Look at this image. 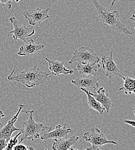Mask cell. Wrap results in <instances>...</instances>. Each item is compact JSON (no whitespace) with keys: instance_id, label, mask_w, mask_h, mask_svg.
I'll return each mask as SVG.
<instances>
[{"instance_id":"cell-18","label":"cell","mask_w":135,"mask_h":150,"mask_svg":"<svg viewBox=\"0 0 135 150\" xmlns=\"http://www.w3.org/2000/svg\"><path fill=\"white\" fill-rule=\"evenodd\" d=\"M80 90L82 91H83L87 95L89 106L92 109L96 110L97 112H98L99 114H102L105 110L103 106L99 102H98L93 96H92L90 94H89L88 90L82 88H80Z\"/></svg>"},{"instance_id":"cell-12","label":"cell","mask_w":135,"mask_h":150,"mask_svg":"<svg viewBox=\"0 0 135 150\" xmlns=\"http://www.w3.org/2000/svg\"><path fill=\"white\" fill-rule=\"evenodd\" d=\"M70 133H72V130L71 128H67L66 124H65L63 127L61 125H58L56 126L54 131L47 132L40 136V139L42 140H46L48 139H62L66 138L68 134Z\"/></svg>"},{"instance_id":"cell-26","label":"cell","mask_w":135,"mask_h":150,"mask_svg":"<svg viewBox=\"0 0 135 150\" xmlns=\"http://www.w3.org/2000/svg\"><path fill=\"white\" fill-rule=\"evenodd\" d=\"M117 0H112V3H111V7H112L114 5H115V4L116 3V1H117Z\"/></svg>"},{"instance_id":"cell-24","label":"cell","mask_w":135,"mask_h":150,"mask_svg":"<svg viewBox=\"0 0 135 150\" xmlns=\"http://www.w3.org/2000/svg\"><path fill=\"white\" fill-rule=\"evenodd\" d=\"M5 117V114L2 111L0 110V129L2 127V121L3 120L4 117Z\"/></svg>"},{"instance_id":"cell-9","label":"cell","mask_w":135,"mask_h":150,"mask_svg":"<svg viewBox=\"0 0 135 150\" xmlns=\"http://www.w3.org/2000/svg\"><path fill=\"white\" fill-rule=\"evenodd\" d=\"M25 107L24 105L20 104L18 110L16 114L8 122V123L0 129V139H5L8 142L12 136V133L15 131H21V129L17 128L15 126L20 113L21 112L22 109Z\"/></svg>"},{"instance_id":"cell-6","label":"cell","mask_w":135,"mask_h":150,"mask_svg":"<svg viewBox=\"0 0 135 150\" xmlns=\"http://www.w3.org/2000/svg\"><path fill=\"white\" fill-rule=\"evenodd\" d=\"M9 20L13 26V30L9 32L13 35V40L20 39L25 42L28 38L31 37L35 34V29L27 27L25 24L19 21L15 17H10Z\"/></svg>"},{"instance_id":"cell-21","label":"cell","mask_w":135,"mask_h":150,"mask_svg":"<svg viewBox=\"0 0 135 150\" xmlns=\"http://www.w3.org/2000/svg\"><path fill=\"white\" fill-rule=\"evenodd\" d=\"M13 0H0V3L6 5L8 9H10L12 6V1Z\"/></svg>"},{"instance_id":"cell-23","label":"cell","mask_w":135,"mask_h":150,"mask_svg":"<svg viewBox=\"0 0 135 150\" xmlns=\"http://www.w3.org/2000/svg\"><path fill=\"white\" fill-rule=\"evenodd\" d=\"M124 122L126 124H128L130 125H131L132 127L135 128V120H124Z\"/></svg>"},{"instance_id":"cell-20","label":"cell","mask_w":135,"mask_h":150,"mask_svg":"<svg viewBox=\"0 0 135 150\" xmlns=\"http://www.w3.org/2000/svg\"><path fill=\"white\" fill-rule=\"evenodd\" d=\"M14 150H34V149L32 147H27L21 143H18L16 144L13 149Z\"/></svg>"},{"instance_id":"cell-25","label":"cell","mask_w":135,"mask_h":150,"mask_svg":"<svg viewBox=\"0 0 135 150\" xmlns=\"http://www.w3.org/2000/svg\"><path fill=\"white\" fill-rule=\"evenodd\" d=\"M130 19L132 20V21H135V11H134V12H133V13H132V16L130 18Z\"/></svg>"},{"instance_id":"cell-17","label":"cell","mask_w":135,"mask_h":150,"mask_svg":"<svg viewBox=\"0 0 135 150\" xmlns=\"http://www.w3.org/2000/svg\"><path fill=\"white\" fill-rule=\"evenodd\" d=\"M124 80L123 86L119 88V91H123L126 95H132L135 93V80L131 77L120 76Z\"/></svg>"},{"instance_id":"cell-16","label":"cell","mask_w":135,"mask_h":150,"mask_svg":"<svg viewBox=\"0 0 135 150\" xmlns=\"http://www.w3.org/2000/svg\"><path fill=\"white\" fill-rule=\"evenodd\" d=\"M100 65L98 63H81L79 62L77 65V69L79 74L84 76H96L98 69Z\"/></svg>"},{"instance_id":"cell-7","label":"cell","mask_w":135,"mask_h":150,"mask_svg":"<svg viewBox=\"0 0 135 150\" xmlns=\"http://www.w3.org/2000/svg\"><path fill=\"white\" fill-rule=\"evenodd\" d=\"M49 8L41 9L40 8H36L31 12H24L22 15L28 21L29 25H37L40 24L45 20L49 18Z\"/></svg>"},{"instance_id":"cell-10","label":"cell","mask_w":135,"mask_h":150,"mask_svg":"<svg viewBox=\"0 0 135 150\" xmlns=\"http://www.w3.org/2000/svg\"><path fill=\"white\" fill-rule=\"evenodd\" d=\"M98 79L95 76L77 77L71 80V83L78 87L85 88L92 93H95L98 87Z\"/></svg>"},{"instance_id":"cell-5","label":"cell","mask_w":135,"mask_h":150,"mask_svg":"<svg viewBox=\"0 0 135 150\" xmlns=\"http://www.w3.org/2000/svg\"><path fill=\"white\" fill-rule=\"evenodd\" d=\"M99 60L94 50L86 46H82L74 51L69 62L71 64L77 61L81 63H98Z\"/></svg>"},{"instance_id":"cell-2","label":"cell","mask_w":135,"mask_h":150,"mask_svg":"<svg viewBox=\"0 0 135 150\" xmlns=\"http://www.w3.org/2000/svg\"><path fill=\"white\" fill-rule=\"evenodd\" d=\"M22 112H25L29 115L28 118L22 122V136L19 143H21L25 140H31L34 141L35 139L40 138L44 133L52 130V127H46L40 122H35L34 119V113L35 111L22 110Z\"/></svg>"},{"instance_id":"cell-4","label":"cell","mask_w":135,"mask_h":150,"mask_svg":"<svg viewBox=\"0 0 135 150\" xmlns=\"http://www.w3.org/2000/svg\"><path fill=\"white\" fill-rule=\"evenodd\" d=\"M82 139L85 141L91 143V146L86 149V150H98L101 146L105 144H117L115 141L108 140L105 134L96 127H93L90 131L85 132Z\"/></svg>"},{"instance_id":"cell-27","label":"cell","mask_w":135,"mask_h":150,"mask_svg":"<svg viewBox=\"0 0 135 150\" xmlns=\"http://www.w3.org/2000/svg\"><path fill=\"white\" fill-rule=\"evenodd\" d=\"M16 1V2H17V3H18L19 1H20L21 0H15Z\"/></svg>"},{"instance_id":"cell-14","label":"cell","mask_w":135,"mask_h":150,"mask_svg":"<svg viewBox=\"0 0 135 150\" xmlns=\"http://www.w3.org/2000/svg\"><path fill=\"white\" fill-rule=\"evenodd\" d=\"M79 137L77 136H72L66 139H62L54 140L52 149L54 150H75L71 147L77 143Z\"/></svg>"},{"instance_id":"cell-22","label":"cell","mask_w":135,"mask_h":150,"mask_svg":"<svg viewBox=\"0 0 135 150\" xmlns=\"http://www.w3.org/2000/svg\"><path fill=\"white\" fill-rule=\"evenodd\" d=\"M8 142L5 139H0V150H5Z\"/></svg>"},{"instance_id":"cell-8","label":"cell","mask_w":135,"mask_h":150,"mask_svg":"<svg viewBox=\"0 0 135 150\" xmlns=\"http://www.w3.org/2000/svg\"><path fill=\"white\" fill-rule=\"evenodd\" d=\"M102 64V70L104 71L105 76L109 78L113 76L120 77V69L118 65L114 61L113 58V52H111L108 56L101 57Z\"/></svg>"},{"instance_id":"cell-13","label":"cell","mask_w":135,"mask_h":150,"mask_svg":"<svg viewBox=\"0 0 135 150\" xmlns=\"http://www.w3.org/2000/svg\"><path fill=\"white\" fill-rule=\"evenodd\" d=\"M45 60L48 64V69L51 72V75L59 76L61 75H72L74 74V70L66 69L64 66V62L58 60H51L45 58Z\"/></svg>"},{"instance_id":"cell-1","label":"cell","mask_w":135,"mask_h":150,"mask_svg":"<svg viewBox=\"0 0 135 150\" xmlns=\"http://www.w3.org/2000/svg\"><path fill=\"white\" fill-rule=\"evenodd\" d=\"M15 70V68L13 69L8 79L21 83L28 88H34L47 82L51 76L50 74L41 71L37 66L27 68L18 74L16 73Z\"/></svg>"},{"instance_id":"cell-3","label":"cell","mask_w":135,"mask_h":150,"mask_svg":"<svg viewBox=\"0 0 135 150\" xmlns=\"http://www.w3.org/2000/svg\"><path fill=\"white\" fill-rule=\"evenodd\" d=\"M96 8L99 19L104 25H108L122 31L127 35H133L125 25L120 20V14L117 10L108 9L100 4L97 0H91Z\"/></svg>"},{"instance_id":"cell-15","label":"cell","mask_w":135,"mask_h":150,"mask_svg":"<svg viewBox=\"0 0 135 150\" xmlns=\"http://www.w3.org/2000/svg\"><path fill=\"white\" fill-rule=\"evenodd\" d=\"M89 94L93 96L105 108L106 112H110L112 106V102L110 98L105 94V90L103 87H100L95 93L89 91Z\"/></svg>"},{"instance_id":"cell-11","label":"cell","mask_w":135,"mask_h":150,"mask_svg":"<svg viewBox=\"0 0 135 150\" xmlns=\"http://www.w3.org/2000/svg\"><path fill=\"white\" fill-rule=\"evenodd\" d=\"M44 49V45H38L31 39L24 42V44L20 47L17 54L19 56L34 57L36 56L40 50Z\"/></svg>"},{"instance_id":"cell-19","label":"cell","mask_w":135,"mask_h":150,"mask_svg":"<svg viewBox=\"0 0 135 150\" xmlns=\"http://www.w3.org/2000/svg\"><path fill=\"white\" fill-rule=\"evenodd\" d=\"M22 134V131H20L19 133H18L16 135H15L14 137H10V139L9 140L8 142V144L7 146L5 149V150H13V147L19 143V140H18V137L19 136H20Z\"/></svg>"}]
</instances>
